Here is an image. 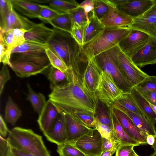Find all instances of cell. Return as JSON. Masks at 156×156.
I'll list each match as a JSON object with an SVG mask.
<instances>
[{"label": "cell", "mask_w": 156, "mask_h": 156, "mask_svg": "<svg viewBox=\"0 0 156 156\" xmlns=\"http://www.w3.org/2000/svg\"><path fill=\"white\" fill-rule=\"evenodd\" d=\"M68 81L55 88L48 95L58 110L70 114L76 111H88L95 114L97 101L83 88L81 73L69 68Z\"/></svg>", "instance_id": "6da1fadb"}, {"label": "cell", "mask_w": 156, "mask_h": 156, "mask_svg": "<svg viewBox=\"0 0 156 156\" xmlns=\"http://www.w3.org/2000/svg\"><path fill=\"white\" fill-rule=\"evenodd\" d=\"M53 34L48 41V47L65 62L73 68L86 62L87 59L79 45L67 32L53 28Z\"/></svg>", "instance_id": "7a4b0ae2"}, {"label": "cell", "mask_w": 156, "mask_h": 156, "mask_svg": "<svg viewBox=\"0 0 156 156\" xmlns=\"http://www.w3.org/2000/svg\"><path fill=\"white\" fill-rule=\"evenodd\" d=\"M8 134L7 140L11 148L34 156H51L42 136L32 129L16 127L9 131Z\"/></svg>", "instance_id": "3957f363"}, {"label": "cell", "mask_w": 156, "mask_h": 156, "mask_svg": "<svg viewBox=\"0 0 156 156\" xmlns=\"http://www.w3.org/2000/svg\"><path fill=\"white\" fill-rule=\"evenodd\" d=\"M131 29L105 28L92 39L82 47L87 61L119 44L129 34Z\"/></svg>", "instance_id": "277c9868"}, {"label": "cell", "mask_w": 156, "mask_h": 156, "mask_svg": "<svg viewBox=\"0 0 156 156\" xmlns=\"http://www.w3.org/2000/svg\"><path fill=\"white\" fill-rule=\"evenodd\" d=\"M48 44L25 41L11 51L10 60L28 62L49 67L51 65L45 50Z\"/></svg>", "instance_id": "5b68a950"}, {"label": "cell", "mask_w": 156, "mask_h": 156, "mask_svg": "<svg viewBox=\"0 0 156 156\" xmlns=\"http://www.w3.org/2000/svg\"><path fill=\"white\" fill-rule=\"evenodd\" d=\"M102 70L111 76L124 93L130 92L131 84L115 59L110 49L95 57Z\"/></svg>", "instance_id": "8992f818"}, {"label": "cell", "mask_w": 156, "mask_h": 156, "mask_svg": "<svg viewBox=\"0 0 156 156\" xmlns=\"http://www.w3.org/2000/svg\"><path fill=\"white\" fill-rule=\"evenodd\" d=\"M115 59L133 87L149 75L137 66L120 49L119 44L110 49Z\"/></svg>", "instance_id": "52a82bcc"}, {"label": "cell", "mask_w": 156, "mask_h": 156, "mask_svg": "<svg viewBox=\"0 0 156 156\" xmlns=\"http://www.w3.org/2000/svg\"><path fill=\"white\" fill-rule=\"evenodd\" d=\"M123 93L113 77L103 70L97 90L98 99L109 108Z\"/></svg>", "instance_id": "ba28073f"}, {"label": "cell", "mask_w": 156, "mask_h": 156, "mask_svg": "<svg viewBox=\"0 0 156 156\" xmlns=\"http://www.w3.org/2000/svg\"><path fill=\"white\" fill-rule=\"evenodd\" d=\"M103 70L95 57L87 61L82 79L83 90L95 101L98 99L97 90Z\"/></svg>", "instance_id": "9c48e42d"}, {"label": "cell", "mask_w": 156, "mask_h": 156, "mask_svg": "<svg viewBox=\"0 0 156 156\" xmlns=\"http://www.w3.org/2000/svg\"><path fill=\"white\" fill-rule=\"evenodd\" d=\"M73 144L87 156H100L102 152V137L95 128H93Z\"/></svg>", "instance_id": "30bf717a"}, {"label": "cell", "mask_w": 156, "mask_h": 156, "mask_svg": "<svg viewBox=\"0 0 156 156\" xmlns=\"http://www.w3.org/2000/svg\"><path fill=\"white\" fill-rule=\"evenodd\" d=\"M108 5L107 14L100 20L105 28H121L127 27L133 19L126 13L112 5L108 0H104Z\"/></svg>", "instance_id": "8fae6325"}, {"label": "cell", "mask_w": 156, "mask_h": 156, "mask_svg": "<svg viewBox=\"0 0 156 156\" xmlns=\"http://www.w3.org/2000/svg\"><path fill=\"white\" fill-rule=\"evenodd\" d=\"M150 37L140 30L131 29L128 35L119 44L122 51L131 58L147 43Z\"/></svg>", "instance_id": "7c38bea8"}, {"label": "cell", "mask_w": 156, "mask_h": 156, "mask_svg": "<svg viewBox=\"0 0 156 156\" xmlns=\"http://www.w3.org/2000/svg\"><path fill=\"white\" fill-rule=\"evenodd\" d=\"M35 24L27 18L19 14L9 0L7 12L5 16L0 18V30L3 32L16 28L28 30Z\"/></svg>", "instance_id": "4fadbf2b"}, {"label": "cell", "mask_w": 156, "mask_h": 156, "mask_svg": "<svg viewBox=\"0 0 156 156\" xmlns=\"http://www.w3.org/2000/svg\"><path fill=\"white\" fill-rule=\"evenodd\" d=\"M59 111L52 126L47 132L43 133L48 141L57 145L66 143L68 138L65 114Z\"/></svg>", "instance_id": "5bb4252c"}, {"label": "cell", "mask_w": 156, "mask_h": 156, "mask_svg": "<svg viewBox=\"0 0 156 156\" xmlns=\"http://www.w3.org/2000/svg\"><path fill=\"white\" fill-rule=\"evenodd\" d=\"M139 68L156 64V39L150 37L147 44L131 58Z\"/></svg>", "instance_id": "9a60e30c"}, {"label": "cell", "mask_w": 156, "mask_h": 156, "mask_svg": "<svg viewBox=\"0 0 156 156\" xmlns=\"http://www.w3.org/2000/svg\"><path fill=\"white\" fill-rule=\"evenodd\" d=\"M112 111L115 115L122 127L132 138L138 142L140 145L147 144V136L142 134L137 129L130 118L124 112L112 106Z\"/></svg>", "instance_id": "2e32d148"}, {"label": "cell", "mask_w": 156, "mask_h": 156, "mask_svg": "<svg viewBox=\"0 0 156 156\" xmlns=\"http://www.w3.org/2000/svg\"><path fill=\"white\" fill-rule=\"evenodd\" d=\"M154 4V0H129L117 7L134 20L147 12Z\"/></svg>", "instance_id": "e0dca14e"}, {"label": "cell", "mask_w": 156, "mask_h": 156, "mask_svg": "<svg viewBox=\"0 0 156 156\" xmlns=\"http://www.w3.org/2000/svg\"><path fill=\"white\" fill-rule=\"evenodd\" d=\"M112 106L119 109L127 115L142 134L147 136L149 135L156 136V128L154 125L146 117L139 116L116 103H115Z\"/></svg>", "instance_id": "ac0fdd59"}, {"label": "cell", "mask_w": 156, "mask_h": 156, "mask_svg": "<svg viewBox=\"0 0 156 156\" xmlns=\"http://www.w3.org/2000/svg\"><path fill=\"white\" fill-rule=\"evenodd\" d=\"M53 33V29L48 28L43 23H35L25 32L24 38L26 41L46 45Z\"/></svg>", "instance_id": "d6986e66"}, {"label": "cell", "mask_w": 156, "mask_h": 156, "mask_svg": "<svg viewBox=\"0 0 156 156\" xmlns=\"http://www.w3.org/2000/svg\"><path fill=\"white\" fill-rule=\"evenodd\" d=\"M10 67L18 76L23 78L43 73L49 67L42 66L33 62L10 60Z\"/></svg>", "instance_id": "ffe728a7"}, {"label": "cell", "mask_w": 156, "mask_h": 156, "mask_svg": "<svg viewBox=\"0 0 156 156\" xmlns=\"http://www.w3.org/2000/svg\"><path fill=\"white\" fill-rule=\"evenodd\" d=\"M57 108L48 100L39 115L37 122L43 133L49 130L52 126L58 114Z\"/></svg>", "instance_id": "44dd1931"}, {"label": "cell", "mask_w": 156, "mask_h": 156, "mask_svg": "<svg viewBox=\"0 0 156 156\" xmlns=\"http://www.w3.org/2000/svg\"><path fill=\"white\" fill-rule=\"evenodd\" d=\"M127 27L142 31L156 39V15L144 14L134 20Z\"/></svg>", "instance_id": "7402d4cb"}, {"label": "cell", "mask_w": 156, "mask_h": 156, "mask_svg": "<svg viewBox=\"0 0 156 156\" xmlns=\"http://www.w3.org/2000/svg\"><path fill=\"white\" fill-rule=\"evenodd\" d=\"M65 114L68 135L66 142L74 144L78 139L93 129L86 126L70 115Z\"/></svg>", "instance_id": "603a6c76"}, {"label": "cell", "mask_w": 156, "mask_h": 156, "mask_svg": "<svg viewBox=\"0 0 156 156\" xmlns=\"http://www.w3.org/2000/svg\"><path fill=\"white\" fill-rule=\"evenodd\" d=\"M27 30L23 29H10L5 32L0 31L2 39L8 50L11 51L25 41L24 34Z\"/></svg>", "instance_id": "cb8c5ba5"}, {"label": "cell", "mask_w": 156, "mask_h": 156, "mask_svg": "<svg viewBox=\"0 0 156 156\" xmlns=\"http://www.w3.org/2000/svg\"><path fill=\"white\" fill-rule=\"evenodd\" d=\"M14 9L30 18H37L40 9V4L30 0H10Z\"/></svg>", "instance_id": "d4e9b609"}, {"label": "cell", "mask_w": 156, "mask_h": 156, "mask_svg": "<svg viewBox=\"0 0 156 156\" xmlns=\"http://www.w3.org/2000/svg\"><path fill=\"white\" fill-rule=\"evenodd\" d=\"M130 93L145 117L155 125L156 123V114L149 102L134 87L132 88Z\"/></svg>", "instance_id": "484cf974"}, {"label": "cell", "mask_w": 156, "mask_h": 156, "mask_svg": "<svg viewBox=\"0 0 156 156\" xmlns=\"http://www.w3.org/2000/svg\"><path fill=\"white\" fill-rule=\"evenodd\" d=\"M90 14L89 16V22L85 30L83 45L95 37L105 28L94 12H90Z\"/></svg>", "instance_id": "4316f807"}, {"label": "cell", "mask_w": 156, "mask_h": 156, "mask_svg": "<svg viewBox=\"0 0 156 156\" xmlns=\"http://www.w3.org/2000/svg\"><path fill=\"white\" fill-rule=\"evenodd\" d=\"M48 69L46 76L49 81L50 87L51 90L68 81L69 76L67 72L63 73L51 65Z\"/></svg>", "instance_id": "83f0119b"}, {"label": "cell", "mask_w": 156, "mask_h": 156, "mask_svg": "<svg viewBox=\"0 0 156 156\" xmlns=\"http://www.w3.org/2000/svg\"><path fill=\"white\" fill-rule=\"evenodd\" d=\"M112 119L114 131L116 136L121 144L132 145L135 146H139L140 144L131 137L123 129L117 117L109 108Z\"/></svg>", "instance_id": "f1b7e54d"}, {"label": "cell", "mask_w": 156, "mask_h": 156, "mask_svg": "<svg viewBox=\"0 0 156 156\" xmlns=\"http://www.w3.org/2000/svg\"><path fill=\"white\" fill-rule=\"evenodd\" d=\"M43 3L48 4L60 13H69L79 8V5L74 0H44Z\"/></svg>", "instance_id": "f546056e"}, {"label": "cell", "mask_w": 156, "mask_h": 156, "mask_svg": "<svg viewBox=\"0 0 156 156\" xmlns=\"http://www.w3.org/2000/svg\"><path fill=\"white\" fill-rule=\"evenodd\" d=\"M95 116L101 123L108 126L114 131L110 108L98 99L96 104Z\"/></svg>", "instance_id": "4dcf8cb0"}, {"label": "cell", "mask_w": 156, "mask_h": 156, "mask_svg": "<svg viewBox=\"0 0 156 156\" xmlns=\"http://www.w3.org/2000/svg\"><path fill=\"white\" fill-rule=\"evenodd\" d=\"M27 87L28 93L27 95V99L30 103L34 110L39 115L46 103L45 97L41 93L35 92L29 83L27 84Z\"/></svg>", "instance_id": "1f68e13d"}, {"label": "cell", "mask_w": 156, "mask_h": 156, "mask_svg": "<svg viewBox=\"0 0 156 156\" xmlns=\"http://www.w3.org/2000/svg\"><path fill=\"white\" fill-rule=\"evenodd\" d=\"M22 115V111L12 98L9 97L5 111V118L6 122L12 125H14Z\"/></svg>", "instance_id": "d6a6232c"}, {"label": "cell", "mask_w": 156, "mask_h": 156, "mask_svg": "<svg viewBox=\"0 0 156 156\" xmlns=\"http://www.w3.org/2000/svg\"><path fill=\"white\" fill-rule=\"evenodd\" d=\"M49 23L53 28L71 34L73 25L69 13H61L51 20Z\"/></svg>", "instance_id": "836d02e7"}, {"label": "cell", "mask_w": 156, "mask_h": 156, "mask_svg": "<svg viewBox=\"0 0 156 156\" xmlns=\"http://www.w3.org/2000/svg\"><path fill=\"white\" fill-rule=\"evenodd\" d=\"M115 103L139 116L145 117L140 109L130 92L123 93Z\"/></svg>", "instance_id": "e575fe53"}, {"label": "cell", "mask_w": 156, "mask_h": 156, "mask_svg": "<svg viewBox=\"0 0 156 156\" xmlns=\"http://www.w3.org/2000/svg\"><path fill=\"white\" fill-rule=\"evenodd\" d=\"M88 127L95 128L96 118L95 114L88 111H76L69 114Z\"/></svg>", "instance_id": "d590c367"}, {"label": "cell", "mask_w": 156, "mask_h": 156, "mask_svg": "<svg viewBox=\"0 0 156 156\" xmlns=\"http://www.w3.org/2000/svg\"><path fill=\"white\" fill-rule=\"evenodd\" d=\"M56 151L59 156H87L74 144L67 142L57 145Z\"/></svg>", "instance_id": "8d00e7d4"}, {"label": "cell", "mask_w": 156, "mask_h": 156, "mask_svg": "<svg viewBox=\"0 0 156 156\" xmlns=\"http://www.w3.org/2000/svg\"><path fill=\"white\" fill-rule=\"evenodd\" d=\"M46 52L51 65L64 73H66L69 68L65 62L48 47L46 48Z\"/></svg>", "instance_id": "74e56055"}, {"label": "cell", "mask_w": 156, "mask_h": 156, "mask_svg": "<svg viewBox=\"0 0 156 156\" xmlns=\"http://www.w3.org/2000/svg\"><path fill=\"white\" fill-rule=\"evenodd\" d=\"M41 9L37 18L44 22L49 23L50 21L60 13L49 6L40 5Z\"/></svg>", "instance_id": "f35d334b"}, {"label": "cell", "mask_w": 156, "mask_h": 156, "mask_svg": "<svg viewBox=\"0 0 156 156\" xmlns=\"http://www.w3.org/2000/svg\"><path fill=\"white\" fill-rule=\"evenodd\" d=\"M95 128L98 131L102 137L111 140L114 142H120L115 132L108 126L101 123L96 118Z\"/></svg>", "instance_id": "ab89813d"}, {"label": "cell", "mask_w": 156, "mask_h": 156, "mask_svg": "<svg viewBox=\"0 0 156 156\" xmlns=\"http://www.w3.org/2000/svg\"><path fill=\"white\" fill-rule=\"evenodd\" d=\"M134 87L139 92L148 91L156 92V76L148 75Z\"/></svg>", "instance_id": "60d3db41"}, {"label": "cell", "mask_w": 156, "mask_h": 156, "mask_svg": "<svg viewBox=\"0 0 156 156\" xmlns=\"http://www.w3.org/2000/svg\"><path fill=\"white\" fill-rule=\"evenodd\" d=\"M69 14L73 26H85L87 25L89 22L84 10L81 8L79 7Z\"/></svg>", "instance_id": "b9f144b4"}, {"label": "cell", "mask_w": 156, "mask_h": 156, "mask_svg": "<svg viewBox=\"0 0 156 156\" xmlns=\"http://www.w3.org/2000/svg\"><path fill=\"white\" fill-rule=\"evenodd\" d=\"M87 25L83 26L74 25L72 27L71 34L77 43L82 47L84 45V32Z\"/></svg>", "instance_id": "7bdbcfd3"}, {"label": "cell", "mask_w": 156, "mask_h": 156, "mask_svg": "<svg viewBox=\"0 0 156 156\" xmlns=\"http://www.w3.org/2000/svg\"><path fill=\"white\" fill-rule=\"evenodd\" d=\"M94 13L100 20L108 13V5L104 0H94Z\"/></svg>", "instance_id": "ee69618b"}, {"label": "cell", "mask_w": 156, "mask_h": 156, "mask_svg": "<svg viewBox=\"0 0 156 156\" xmlns=\"http://www.w3.org/2000/svg\"><path fill=\"white\" fill-rule=\"evenodd\" d=\"M0 62L4 65L11 66V52L7 49L2 40L0 38Z\"/></svg>", "instance_id": "f6af8a7d"}, {"label": "cell", "mask_w": 156, "mask_h": 156, "mask_svg": "<svg viewBox=\"0 0 156 156\" xmlns=\"http://www.w3.org/2000/svg\"><path fill=\"white\" fill-rule=\"evenodd\" d=\"M10 79L9 69L6 65H4L0 72V95L2 92L5 83Z\"/></svg>", "instance_id": "bcb514c9"}, {"label": "cell", "mask_w": 156, "mask_h": 156, "mask_svg": "<svg viewBox=\"0 0 156 156\" xmlns=\"http://www.w3.org/2000/svg\"><path fill=\"white\" fill-rule=\"evenodd\" d=\"M120 144V143L119 142H114L102 137V152L110 150L116 151Z\"/></svg>", "instance_id": "7dc6e473"}, {"label": "cell", "mask_w": 156, "mask_h": 156, "mask_svg": "<svg viewBox=\"0 0 156 156\" xmlns=\"http://www.w3.org/2000/svg\"><path fill=\"white\" fill-rule=\"evenodd\" d=\"M134 147L132 145L120 144L115 151V156H129Z\"/></svg>", "instance_id": "c3c4849f"}, {"label": "cell", "mask_w": 156, "mask_h": 156, "mask_svg": "<svg viewBox=\"0 0 156 156\" xmlns=\"http://www.w3.org/2000/svg\"><path fill=\"white\" fill-rule=\"evenodd\" d=\"M79 7L84 10L87 20L89 22V13L94 12V0H85L79 4Z\"/></svg>", "instance_id": "681fc988"}, {"label": "cell", "mask_w": 156, "mask_h": 156, "mask_svg": "<svg viewBox=\"0 0 156 156\" xmlns=\"http://www.w3.org/2000/svg\"><path fill=\"white\" fill-rule=\"evenodd\" d=\"M140 93L149 103L156 106V92L148 91Z\"/></svg>", "instance_id": "f907efd6"}, {"label": "cell", "mask_w": 156, "mask_h": 156, "mask_svg": "<svg viewBox=\"0 0 156 156\" xmlns=\"http://www.w3.org/2000/svg\"><path fill=\"white\" fill-rule=\"evenodd\" d=\"M9 145L7 139L0 135V156H5L8 151Z\"/></svg>", "instance_id": "816d5d0a"}, {"label": "cell", "mask_w": 156, "mask_h": 156, "mask_svg": "<svg viewBox=\"0 0 156 156\" xmlns=\"http://www.w3.org/2000/svg\"><path fill=\"white\" fill-rule=\"evenodd\" d=\"M9 130L7 125L1 115L0 116V135L4 137L9 133Z\"/></svg>", "instance_id": "f5cc1de1"}, {"label": "cell", "mask_w": 156, "mask_h": 156, "mask_svg": "<svg viewBox=\"0 0 156 156\" xmlns=\"http://www.w3.org/2000/svg\"><path fill=\"white\" fill-rule=\"evenodd\" d=\"M11 148L16 156H34L30 154L25 152H23L16 149L12 148Z\"/></svg>", "instance_id": "db71d44e"}, {"label": "cell", "mask_w": 156, "mask_h": 156, "mask_svg": "<svg viewBox=\"0 0 156 156\" xmlns=\"http://www.w3.org/2000/svg\"><path fill=\"white\" fill-rule=\"evenodd\" d=\"M129 0H110L109 2L113 5L117 7L128 1Z\"/></svg>", "instance_id": "11a10c76"}, {"label": "cell", "mask_w": 156, "mask_h": 156, "mask_svg": "<svg viewBox=\"0 0 156 156\" xmlns=\"http://www.w3.org/2000/svg\"><path fill=\"white\" fill-rule=\"evenodd\" d=\"M146 141L147 144L152 146L155 141V136L151 135H149L146 137Z\"/></svg>", "instance_id": "9f6ffc18"}, {"label": "cell", "mask_w": 156, "mask_h": 156, "mask_svg": "<svg viewBox=\"0 0 156 156\" xmlns=\"http://www.w3.org/2000/svg\"><path fill=\"white\" fill-rule=\"evenodd\" d=\"M144 14L156 15V0H154V4L152 7Z\"/></svg>", "instance_id": "6f0895ef"}, {"label": "cell", "mask_w": 156, "mask_h": 156, "mask_svg": "<svg viewBox=\"0 0 156 156\" xmlns=\"http://www.w3.org/2000/svg\"><path fill=\"white\" fill-rule=\"evenodd\" d=\"M115 152L112 150L105 151L102 152L100 156H112Z\"/></svg>", "instance_id": "680465c9"}, {"label": "cell", "mask_w": 156, "mask_h": 156, "mask_svg": "<svg viewBox=\"0 0 156 156\" xmlns=\"http://www.w3.org/2000/svg\"><path fill=\"white\" fill-rule=\"evenodd\" d=\"M5 156H16L9 146L8 151Z\"/></svg>", "instance_id": "91938a15"}, {"label": "cell", "mask_w": 156, "mask_h": 156, "mask_svg": "<svg viewBox=\"0 0 156 156\" xmlns=\"http://www.w3.org/2000/svg\"><path fill=\"white\" fill-rule=\"evenodd\" d=\"M129 156H139L135 151L134 150H132Z\"/></svg>", "instance_id": "94428289"}, {"label": "cell", "mask_w": 156, "mask_h": 156, "mask_svg": "<svg viewBox=\"0 0 156 156\" xmlns=\"http://www.w3.org/2000/svg\"><path fill=\"white\" fill-rule=\"evenodd\" d=\"M151 148L154 149V152H156V136H155V141L154 144L151 146Z\"/></svg>", "instance_id": "6125c7cd"}, {"label": "cell", "mask_w": 156, "mask_h": 156, "mask_svg": "<svg viewBox=\"0 0 156 156\" xmlns=\"http://www.w3.org/2000/svg\"><path fill=\"white\" fill-rule=\"evenodd\" d=\"M149 103L150 105L151 106V108H152L154 112H155V113L156 114V106L153 105Z\"/></svg>", "instance_id": "be15d7a7"}, {"label": "cell", "mask_w": 156, "mask_h": 156, "mask_svg": "<svg viewBox=\"0 0 156 156\" xmlns=\"http://www.w3.org/2000/svg\"><path fill=\"white\" fill-rule=\"evenodd\" d=\"M150 156H156V152H154Z\"/></svg>", "instance_id": "e7e4bbea"}]
</instances>
